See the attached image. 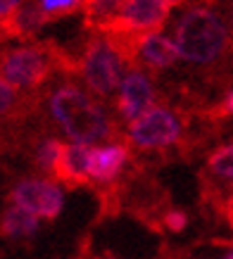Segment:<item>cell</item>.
I'll return each mask as SVG.
<instances>
[{"mask_svg": "<svg viewBox=\"0 0 233 259\" xmlns=\"http://www.w3.org/2000/svg\"><path fill=\"white\" fill-rule=\"evenodd\" d=\"M62 145L64 143H60L57 138H43V141L36 145V150H33V159H36V166H38L41 171H46V174L53 176Z\"/></svg>", "mask_w": 233, "mask_h": 259, "instance_id": "obj_16", "label": "cell"}, {"mask_svg": "<svg viewBox=\"0 0 233 259\" xmlns=\"http://www.w3.org/2000/svg\"><path fill=\"white\" fill-rule=\"evenodd\" d=\"M188 224V217L183 212H167L164 214V226L169 228V231H174V233H179V231H183Z\"/></svg>", "mask_w": 233, "mask_h": 259, "instance_id": "obj_18", "label": "cell"}, {"mask_svg": "<svg viewBox=\"0 0 233 259\" xmlns=\"http://www.w3.org/2000/svg\"><path fill=\"white\" fill-rule=\"evenodd\" d=\"M55 69L79 71V64L69 62L64 53L53 43H33L3 53V83L19 93L38 91Z\"/></svg>", "mask_w": 233, "mask_h": 259, "instance_id": "obj_3", "label": "cell"}, {"mask_svg": "<svg viewBox=\"0 0 233 259\" xmlns=\"http://www.w3.org/2000/svg\"><path fill=\"white\" fill-rule=\"evenodd\" d=\"M174 46L179 57L190 64H217L231 53V33L210 8H188L174 26Z\"/></svg>", "mask_w": 233, "mask_h": 259, "instance_id": "obj_2", "label": "cell"}, {"mask_svg": "<svg viewBox=\"0 0 233 259\" xmlns=\"http://www.w3.org/2000/svg\"><path fill=\"white\" fill-rule=\"evenodd\" d=\"M43 24H46V17L41 12L38 3L36 0H26V5H22L10 19L3 22V36H10V38H31Z\"/></svg>", "mask_w": 233, "mask_h": 259, "instance_id": "obj_12", "label": "cell"}, {"mask_svg": "<svg viewBox=\"0 0 233 259\" xmlns=\"http://www.w3.org/2000/svg\"><path fill=\"white\" fill-rule=\"evenodd\" d=\"M10 202L38 219H55L62 212V190L50 179H22L10 190Z\"/></svg>", "mask_w": 233, "mask_h": 259, "instance_id": "obj_7", "label": "cell"}, {"mask_svg": "<svg viewBox=\"0 0 233 259\" xmlns=\"http://www.w3.org/2000/svg\"><path fill=\"white\" fill-rule=\"evenodd\" d=\"M36 3H38L46 22H53V19L67 17L71 12H76V10H84L86 0H36Z\"/></svg>", "mask_w": 233, "mask_h": 259, "instance_id": "obj_17", "label": "cell"}, {"mask_svg": "<svg viewBox=\"0 0 233 259\" xmlns=\"http://www.w3.org/2000/svg\"><path fill=\"white\" fill-rule=\"evenodd\" d=\"M226 26H228V33H231V38H233V0L226 3Z\"/></svg>", "mask_w": 233, "mask_h": 259, "instance_id": "obj_21", "label": "cell"}, {"mask_svg": "<svg viewBox=\"0 0 233 259\" xmlns=\"http://www.w3.org/2000/svg\"><path fill=\"white\" fill-rule=\"evenodd\" d=\"M226 217H228V224L233 226V193L228 197V202H226Z\"/></svg>", "mask_w": 233, "mask_h": 259, "instance_id": "obj_22", "label": "cell"}, {"mask_svg": "<svg viewBox=\"0 0 233 259\" xmlns=\"http://www.w3.org/2000/svg\"><path fill=\"white\" fill-rule=\"evenodd\" d=\"M129 159V145L124 141L119 143H107L100 148L91 150V162H88V171H91V181H112L116 179V174L122 171V166Z\"/></svg>", "mask_w": 233, "mask_h": 259, "instance_id": "obj_11", "label": "cell"}, {"mask_svg": "<svg viewBox=\"0 0 233 259\" xmlns=\"http://www.w3.org/2000/svg\"><path fill=\"white\" fill-rule=\"evenodd\" d=\"M48 112L57 128L76 145L88 148L95 143L107 145V141L119 143L122 134L102 102L71 81H62L53 88L48 95Z\"/></svg>", "mask_w": 233, "mask_h": 259, "instance_id": "obj_1", "label": "cell"}, {"mask_svg": "<svg viewBox=\"0 0 233 259\" xmlns=\"http://www.w3.org/2000/svg\"><path fill=\"white\" fill-rule=\"evenodd\" d=\"M22 3L24 0H0V17H3V22L15 15L17 10L22 8Z\"/></svg>", "mask_w": 233, "mask_h": 259, "instance_id": "obj_20", "label": "cell"}, {"mask_svg": "<svg viewBox=\"0 0 233 259\" xmlns=\"http://www.w3.org/2000/svg\"><path fill=\"white\" fill-rule=\"evenodd\" d=\"M124 64V57L116 53L107 36L98 33L86 43L84 57L79 62V74L95 98H109L114 91H119L124 81L122 79Z\"/></svg>", "mask_w": 233, "mask_h": 259, "instance_id": "obj_4", "label": "cell"}, {"mask_svg": "<svg viewBox=\"0 0 233 259\" xmlns=\"http://www.w3.org/2000/svg\"><path fill=\"white\" fill-rule=\"evenodd\" d=\"M207 174L219 183H233V141L207 157Z\"/></svg>", "mask_w": 233, "mask_h": 259, "instance_id": "obj_15", "label": "cell"}, {"mask_svg": "<svg viewBox=\"0 0 233 259\" xmlns=\"http://www.w3.org/2000/svg\"><path fill=\"white\" fill-rule=\"evenodd\" d=\"M214 117L217 119H226V117H233V91L226 95L224 100L219 102L214 107Z\"/></svg>", "mask_w": 233, "mask_h": 259, "instance_id": "obj_19", "label": "cell"}, {"mask_svg": "<svg viewBox=\"0 0 233 259\" xmlns=\"http://www.w3.org/2000/svg\"><path fill=\"white\" fill-rule=\"evenodd\" d=\"M126 0H86L84 3V15H86V26L95 29L100 33L105 31L109 24L114 22Z\"/></svg>", "mask_w": 233, "mask_h": 259, "instance_id": "obj_13", "label": "cell"}, {"mask_svg": "<svg viewBox=\"0 0 233 259\" xmlns=\"http://www.w3.org/2000/svg\"><path fill=\"white\" fill-rule=\"evenodd\" d=\"M183 134V124L176 112L169 107L155 105L145 114H140L136 121L126 126V138L138 150H162L179 143Z\"/></svg>", "mask_w": 233, "mask_h": 259, "instance_id": "obj_5", "label": "cell"}, {"mask_svg": "<svg viewBox=\"0 0 233 259\" xmlns=\"http://www.w3.org/2000/svg\"><path fill=\"white\" fill-rule=\"evenodd\" d=\"M179 0H126L119 17L100 33H152L167 22Z\"/></svg>", "mask_w": 233, "mask_h": 259, "instance_id": "obj_6", "label": "cell"}, {"mask_svg": "<svg viewBox=\"0 0 233 259\" xmlns=\"http://www.w3.org/2000/svg\"><path fill=\"white\" fill-rule=\"evenodd\" d=\"M88 162H91V150L86 145H62L60 157L55 164L53 179L69 186V188H79V186H88L91 183V171H88Z\"/></svg>", "mask_w": 233, "mask_h": 259, "instance_id": "obj_9", "label": "cell"}, {"mask_svg": "<svg viewBox=\"0 0 233 259\" xmlns=\"http://www.w3.org/2000/svg\"><path fill=\"white\" fill-rule=\"evenodd\" d=\"M176 60H181V57H179L176 46H174V40H169L160 31H152V33H143L140 36L138 48H136V64L133 67L143 64L145 69L160 71V69L171 67Z\"/></svg>", "mask_w": 233, "mask_h": 259, "instance_id": "obj_10", "label": "cell"}, {"mask_svg": "<svg viewBox=\"0 0 233 259\" xmlns=\"http://www.w3.org/2000/svg\"><path fill=\"white\" fill-rule=\"evenodd\" d=\"M224 259H233V252H228V254H226V257Z\"/></svg>", "mask_w": 233, "mask_h": 259, "instance_id": "obj_23", "label": "cell"}, {"mask_svg": "<svg viewBox=\"0 0 233 259\" xmlns=\"http://www.w3.org/2000/svg\"><path fill=\"white\" fill-rule=\"evenodd\" d=\"M38 228V217L26 212L22 207H8L3 214V236L5 238H26Z\"/></svg>", "mask_w": 233, "mask_h": 259, "instance_id": "obj_14", "label": "cell"}, {"mask_svg": "<svg viewBox=\"0 0 233 259\" xmlns=\"http://www.w3.org/2000/svg\"><path fill=\"white\" fill-rule=\"evenodd\" d=\"M155 83L150 81V76L140 67H131L126 71L122 86L116 91L114 100V112L116 117L126 121V126L136 121L140 114H145L150 107H155Z\"/></svg>", "mask_w": 233, "mask_h": 259, "instance_id": "obj_8", "label": "cell"}]
</instances>
